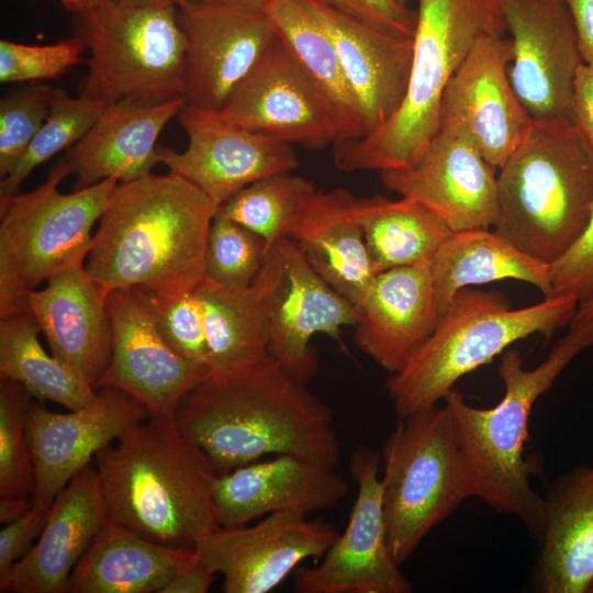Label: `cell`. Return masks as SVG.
<instances>
[{"instance_id": "obj_49", "label": "cell", "mask_w": 593, "mask_h": 593, "mask_svg": "<svg viewBox=\"0 0 593 593\" xmlns=\"http://www.w3.org/2000/svg\"><path fill=\"white\" fill-rule=\"evenodd\" d=\"M34 503V496L1 497L0 523L7 525L19 519L32 508Z\"/></svg>"}, {"instance_id": "obj_7", "label": "cell", "mask_w": 593, "mask_h": 593, "mask_svg": "<svg viewBox=\"0 0 593 593\" xmlns=\"http://www.w3.org/2000/svg\"><path fill=\"white\" fill-rule=\"evenodd\" d=\"M579 301L557 294L513 309L499 291L460 290L436 328L385 389L399 417L436 405L467 373L491 362L532 334L547 337L570 324Z\"/></svg>"}, {"instance_id": "obj_23", "label": "cell", "mask_w": 593, "mask_h": 593, "mask_svg": "<svg viewBox=\"0 0 593 593\" xmlns=\"http://www.w3.org/2000/svg\"><path fill=\"white\" fill-rule=\"evenodd\" d=\"M336 47L358 101L366 136L385 125L405 98L413 59V36L310 0Z\"/></svg>"}, {"instance_id": "obj_4", "label": "cell", "mask_w": 593, "mask_h": 593, "mask_svg": "<svg viewBox=\"0 0 593 593\" xmlns=\"http://www.w3.org/2000/svg\"><path fill=\"white\" fill-rule=\"evenodd\" d=\"M592 345V325L570 326L548 357L533 369L524 368L518 350L507 348L499 365L504 395L490 409L468 404L455 389L444 398L451 411L472 496L497 512L516 516L537 540L544 532L545 499L530 484V477L540 467L526 454L530 412L570 361Z\"/></svg>"}, {"instance_id": "obj_44", "label": "cell", "mask_w": 593, "mask_h": 593, "mask_svg": "<svg viewBox=\"0 0 593 593\" xmlns=\"http://www.w3.org/2000/svg\"><path fill=\"white\" fill-rule=\"evenodd\" d=\"M51 506L35 501L29 512L0 530V592L8 591L14 564L31 551L42 534Z\"/></svg>"}, {"instance_id": "obj_30", "label": "cell", "mask_w": 593, "mask_h": 593, "mask_svg": "<svg viewBox=\"0 0 593 593\" xmlns=\"http://www.w3.org/2000/svg\"><path fill=\"white\" fill-rule=\"evenodd\" d=\"M194 549H177L148 540L110 519L76 564L70 593L160 592Z\"/></svg>"}, {"instance_id": "obj_37", "label": "cell", "mask_w": 593, "mask_h": 593, "mask_svg": "<svg viewBox=\"0 0 593 593\" xmlns=\"http://www.w3.org/2000/svg\"><path fill=\"white\" fill-rule=\"evenodd\" d=\"M105 108L58 89L45 122L14 169L0 181V195L19 192L22 182L40 165L74 146L94 124Z\"/></svg>"}, {"instance_id": "obj_9", "label": "cell", "mask_w": 593, "mask_h": 593, "mask_svg": "<svg viewBox=\"0 0 593 593\" xmlns=\"http://www.w3.org/2000/svg\"><path fill=\"white\" fill-rule=\"evenodd\" d=\"M381 458L388 540L401 566L434 527L472 496L449 406L436 404L400 417Z\"/></svg>"}, {"instance_id": "obj_25", "label": "cell", "mask_w": 593, "mask_h": 593, "mask_svg": "<svg viewBox=\"0 0 593 593\" xmlns=\"http://www.w3.org/2000/svg\"><path fill=\"white\" fill-rule=\"evenodd\" d=\"M358 310L355 344L385 371L399 372L439 321L429 268L377 273Z\"/></svg>"}, {"instance_id": "obj_16", "label": "cell", "mask_w": 593, "mask_h": 593, "mask_svg": "<svg viewBox=\"0 0 593 593\" xmlns=\"http://www.w3.org/2000/svg\"><path fill=\"white\" fill-rule=\"evenodd\" d=\"M512 59L510 37H481L448 80L439 108L438 128L465 135L497 169L523 143L534 122L512 87Z\"/></svg>"}, {"instance_id": "obj_1", "label": "cell", "mask_w": 593, "mask_h": 593, "mask_svg": "<svg viewBox=\"0 0 593 593\" xmlns=\"http://www.w3.org/2000/svg\"><path fill=\"white\" fill-rule=\"evenodd\" d=\"M271 355L210 377L180 401L174 419L217 474L266 456L293 455L334 468L342 457L329 406Z\"/></svg>"}, {"instance_id": "obj_46", "label": "cell", "mask_w": 593, "mask_h": 593, "mask_svg": "<svg viewBox=\"0 0 593 593\" xmlns=\"http://www.w3.org/2000/svg\"><path fill=\"white\" fill-rule=\"evenodd\" d=\"M215 574L194 550L191 559L176 572L159 593H205Z\"/></svg>"}, {"instance_id": "obj_14", "label": "cell", "mask_w": 593, "mask_h": 593, "mask_svg": "<svg viewBox=\"0 0 593 593\" xmlns=\"http://www.w3.org/2000/svg\"><path fill=\"white\" fill-rule=\"evenodd\" d=\"M177 14L187 45L183 99L223 110L277 31L262 7L180 0Z\"/></svg>"}, {"instance_id": "obj_48", "label": "cell", "mask_w": 593, "mask_h": 593, "mask_svg": "<svg viewBox=\"0 0 593 593\" xmlns=\"http://www.w3.org/2000/svg\"><path fill=\"white\" fill-rule=\"evenodd\" d=\"M584 64L593 66V0H566Z\"/></svg>"}, {"instance_id": "obj_51", "label": "cell", "mask_w": 593, "mask_h": 593, "mask_svg": "<svg viewBox=\"0 0 593 593\" xmlns=\"http://www.w3.org/2000/svg\"><path fill=\"white\" fill-rule=\"evenodd\" d=\"M61 4L68 9L70 12L76 14H81L94 5L98 4L100 0H59Z\"/></svg>"}, {"instance_id": "obj_3", "label": "cell", "mask_w": 593, "mask_h": 593, "mask_svg": "<svg viewBox=\"0 0 593 593\" xmlns=\"http://www.w3.org/2000/svg\"><path fill=\"white\" fill-rule=\"evenodd\" d=\"M108 517L163 546L192 550L219 528L205 454L174 417L149 416L94 457Z\"/></svg>"}, {"instance_id": "obj_13", "label": "cell", "mask_w": 593, "mask_h": 593, "mask_svg": "<svg viewBox=\"0 0 593 593\" xmlns=\"http://www.w3.org/2000/svg\"><path fill=\"white\" fill-rule=\"evenodd\" d=\"M381 455L368 446L355 448L350 473L358 485L349 522L313 567H298L299 593H411L413 585L391 551L379 477Z\"/></svg>"}, {"instance_id": "obj_42", "label": "cell", "mask_w": 593, "mask_h": 593, "mask_svg": "<svg viewBox=\"0 0 593 593\" xmlns=\"http://www.w3.org/2000/svg\"><path fill=\"white\" fill-rule=\"evenodd\" d=\"M85 42L75 37L47 45H27L0 41V81L37 82L56 79L79 64Z\"/></svg>"}, {"instance_id": "obj_10", "label": "cell", "mask_w": 593, "mask_h": 593, "mask_svg": "<svg viewBox=\"0 0 593 593\" xmlns=\"http://www.w3.org/2000/svg\"><path fill=\"white\" fill-rule=\"evenodd\" d=\"M67 176L60 158L36 189L0 195V272L16 277L25 289L85 265L91 228L119 183L109 178L61 193L58 186Z\"/></svg>"}, {"instance_id": "obj_47", "label": "cell", "mask_w": 593, "mask_h": 593, "mask_svg": "<svg viewBox=\"0 0 593 593\" xmlns=\"http://www.w3.org/2000/svg\"><path fill=\"white\" fill-rule=\"evenodd\" d=\"M575 124L593 148V66L581 64L574 81Z\"/></svg>"}, {"instance_id": "obj_17", "label": "cell", "mask_w": 593, "mask_h": 593, "mask_svg": "<svg viewBox=\"0 0 593 593\" xmlns=\"http://www.w3.org/2000/svg\"><path fill=\"white\" fill-rule=\"evenodd\" d=\"M337 536L331 523L278 512L251 526H220L201 537L194 550L223 577L225 593H267L302 561L322 558Z\"/></svg>"}, {"instance_id": "obj_15", "label": "cell", "mask_w": 593, "mask_h": 593, "mask_svg": "<svg viewBox=\"0 0 593 593\" xmlns=\"http://www.w3.org/2000/svg\"><path fill=\"white\" fill-rule=\"evenodd\" d=\"M176 118L187 134V148L157 146V160L197 186L217 208L248 184L298 166L291 144L253 132L221 110L184 103Z\"/></svg>"}, {"instance_id": "obj_12", "label": "cell", "mask_w": 593, "mask_h": 593, "mask_svg": "<svg viewBox=\"0 0 593 593\" xmlns=\"http://www.w3.org/2000/svg\"><path fill=\"white\" fill-rule=\"evenodd\" d=\"M513 59L512 87L532 119L575 124L574 81L581 58L566 0H499Z\"/></svg>"}, {"instance_id": "obj_50", "label": "cell", "mask_w": 593, "mask_h": 593, "mask_svg": "<svg viewBox=\"0 0 593 593\" xmlns=\"http://www.w3.org/2000/svg\"><path fill=\"white\" fill-rule=\"evenodd\" d=\"M592 325L593 326V296L579 303L577 312L569 326Z\"/></svg>"}, {"instance_id": "obj_36", "label": "cell", "mask_w": 593, "mask_h": 593, "mask_svg": "<svg viewBox=\"0 0 593 593\" xmlns=\"http://www.w3.org/2000/svg\"><path fill=\"white\" fill-rule=\"evenodd\" d=\"M317 189L292 171L264 177L243 188L221 208L235 222L258 234L267 249L287 237Z\"/></svg>"}, {"instance_id": "obj_24", "label": "cell", "mask_w": 593, "mask_h": 593, "mask_svg": "<svg viewBox=\"0 0 593 593\" xmlns=\"http://www.w3.org/2000/svg\"><path fill=\"white\" fill-rule=\"evenodd\" d=\"M107 292L79 265L54 275L25 300L52 354L89 385L104 373L112 354Z\"/></svg>"}, {"instance_id": "obj_2", "label": "cell", "mask_w": 593, "mask_h": 593, "mask_svg": "<svg viewBox=\"0 0 593 593\" xmlns=\"http://www.w3.org/2000/svg\"><path fill=\"white\" fill-rule=\"evenodd\" d=\"M217 209L175 172L119 182L100 217L85 270L109 293L134 287L191 292L205 277L209 231Z\"/></svg>"}, {"instance_id": "obj_40", "label": "cell", "mask_w": 593, "mask_h": 593, "mask_svg": "<svg viewBox=\"0 0 593 593\" xmlns=\"http://www.w3.org/2000/svg\"><path fill=\"white\" fill-rule=\"evenodd\" d=\"M167 344L182 358L209 369V348L201 304L194 291L165 293L134 287Z\"/></svg>"}, {"instance_id": "obj_33", "label": "cell", "mask_w": 593, "mask_h": 593, "mask_svg": "<svg viewBox=\"0 0 593 593\" xmlns=\"http://www.w3.org/2000/svg\"><path fill=\"white\" fill-rule=\"evenodd\" d=\"M278 36L320 88L335 115L339 139L366 136L358 101L334 42L310 0H270L262 7Z\"/></svg>"}, {"instance_id": "obj_32", "label": "cell", "mask_w": 593, "mask_h": 593, "mask_svg": "<svg viewBox=\"0 0 593 593\" xmlns=\"http://www.w3.org/2000/svg\"><path fill=\"white\" fill-rule=\"evenodd\" d=\"M351 211L376 275L399 267L430 268L452 233L436 213L410 198H354Z\"/></svg>"}, {"instance_id": "obj_53", "label": "cell", "mask_w": 593, "mask_h": 593, "mask_svg": "<svg viewBox=\"0 0 593 593\" xmlns=\"http://www.w3.org/2000/svg\"><path fill=\"white\" fill-rule=\"evenodd\" d=\"M198 1L214 2V3H236V4H248V5L264 7L270 0H198Z\"/></svg>"}, {"instance_id": "obj_19", "label": "cell", "mask_w": 593, "mask_h": 593, "mask_svg": "<svg viewBox=\"0 0 593 593\" xmlns=\"http://www.w3.org/2000/svg\"><path fill=\"white\" fill-rule=\"evenodd\" d=\"M107 309L112 354L96 390H121L144 404L149 416L174 417L209 369L189 362L167 344L134 288L110 291Z\"/></svg>"}, {"instance_id": "obj_55", "label": "cell", "mask_w": 593, "mask_h": 593, "mask_svg": "<svg viewBox=\"0 0 593 593\" xmlns=\"http://www.w3.org/2000/svg\"><path fill=\"white\" fill-rule=\"evenodd\" d=\"M400 5L406 7L407 0H395Z\"/></svg>"}, {"instance_id": "obj_34", "label": "cell", "mask_w": 593, "mask_h": 593, "mask_svg": "<svg viewBox=\"0 0 593 593\" xmlns=\"http://www.w3.org/2000/svg\"><path fill=\"white\" fill-rule=\"evenodd\" d=\"M193 291L203 312L210 377L240 371L270 355L268 314L255 282L232 288L204 277Z\"/></svg>"}, {"instance_id": "obj_18", "label": "cell", "mask_w": 593, "mask_h": 593, "mask_svg": "<svg viewBox=\"0 0 593 593\" xmlns=\"http://www.w3.org/2000/svg\"><path fill=\"white\" fill-rule=\"evenodd\" d=\"M221 111L253 132L288 144L318 149L339 139L328 101L278 35Z\"/></svg>"}, {"instance_id": "obj_6", "label": "cell", "mask_w": 593, "mask_h": 593, "mask_svg": "<svg viewBox=\"0 0 593 593\" xmlns=\"http://www.w3.org/2000/svg\"><path fill=\"white\" fill-rule=\"evenodd\" d=\"M499 169L493 231L550 265L590 219L593 148L577 125L534 121Z\"/></svg>"}, {"instance_id": "obj_39", "label": "cell", "mask_w": 593, "mask_h": 593, "mask_svg": "<svg viewBox=\"0 0 593 593\" xmlns=\"http://www.w3.org/2000/svg\"><path fill=\"white\" fill-rule=\"evenodd\" d=\"M266 253L264 238L233 221L220 206L209 231L205 278L225 287H249L262 267Z\"/></svg>"}, {"instance_id": "obj_21", "label": "cell", "mask_w": 593, "mask_h": 593, "mask_svg": "<svg viewBox=\"0 0 593 593\" xmlns=\"http://www.w3.org/2000/svg\"><path fill=\"white\" fill-rule=\"evenodd\" d=\"M496 169L465 135L440 127L413 167L382 170L380 177L389 190L423 203L458 232L494 225Z\"/></svg>"}, {"instance_id": "obj_31", "label": "cell", "mask_w": 593, "mask_h": 593, "mask_svg": "<svg viewBox=\"0 0 593 593\" xmlns=\"http://www.w3.org/2000/svg\"><path fill=\"white\" fill-rule=\"evenodd\" d=\"M435 304L440 316L462 289L514 279L553 296L549 264L532 257L489 228L452 232L430 268Z\"/></svg>"}, {"instance_id": "obj_11", "label": "cell", "mask_w": 593, "mask_h": 593, "mask_svg": "<svg viewBox=\"0 0 593 593\" xmlns=\"http://www.w3.org/2000/svg\"><path fill=\"white\" fill-rule=\"evenodd\" d=\"M254 282L268 314L269 354L306 383L317 370L312 337L325 334L338 340L343 327L358 323L359 310L312 268L289 237L279 238L267 249Z\"/></svg>"}, {"instance_id": "obj_22", "label": "cell", "mask_w": 593, "mask_h": 593, "mask_svg": "<svg viewBox=\"0 0 593 593\" xmlns=\"http://www.w3.org/2000/svg\"><path fill=\"white\" fill-rule=\"evenodd\" d=\"M334 468L293 455H276L215 473L211 501L221 527L247 525L278 512L305 515L336 506L347 494Z\"/></svg>"}, {"instance_id": "obj_43", "label": "cell", "mask_w": 593, "mask_h": 593, "mask_svg": "<svg viewBox=\"0 0 593 593\" xmlns=\"http://www.w3.org/2000/svg\"><path fill=\"white\" fill-rule=\"evenodd\" d=\"M553 295L572 294L579 303L593 296V208L573 244L549 265Z\"/></svg>"}, {"instance_id": "obj_41", "label": "cell", "mask_w": 593, "mask_h": 593, "mask_svg": "<svg viewBox=\"0 0 593 593\" xmlns=\"http://www.w3.org/2000/svg\"><path fill=\"white\" fill-rule=\"evenodd\" d=\"M59 88L31 85L4 94L0 100V177L18 165L49 114Z\"/></svg>"}, {"instance_id": "obj_5", "label": "cell", "mask_w": 593, "mask_h": 593, "mask_svg": "<svg viewBox=\"0 0 593 593\" xmlns=\"http://www.w3.org/2000/svg\"><path fill=\"white\" fill-rule=\"evenodd\" d=\"M413 59L399 111L374 133L333 145L345 172L413 167L438 131L445 87L474 44L506 32L499 0H417Z\"/></svg>"}, {"instance_id": "obj_35", "label": "cell", "mask_w": 593, "mask_h": 593, "mask_svg": "<svg viewBox=\"0 0 593 593\" xmlns=\"http://www.w3.org/2000/svg\"><path fill=\"white\" fill-rule=\"evenodd\" d=\"M41 329L27 312L0 320V379L20 382L37 401L69 410L89 404L97 390L42 347Z\"/></svg>"}, {"instance_id": "obj_52", "label": "cell", "mask_w": 593, "mask_h": 593, "mask_svg": "<svg viewBox=\"0 0 593 593\" xmlns=\"http://www.w3.org/2000/svg\"><path fill=\"white\" fill-rule=\"evenodd\" d=\"M123 4L131 5H165L177 4L180 0H114Z\"/></svg>"}, {"instance_id": "obj_54", "label": "cell", "mask_w": 593, "mask_h": 593, "mask_svg": "<svg viewBox=\"0 0 593 593\" xmlns=\"http://www.w3.org/2000/svg\"><path fill=\"white\" fill-rule=\"evenodd\" d=\"M586 593H593V579L588 586Z\"/></svg>"}, {"instance_id": "obj_45", "label": "cell", "mask_w": 593, "mask_h": 593, "mask_svg": "<svg viewBox=\"0 0 593 593\" xmlns=\"http://www.w3.org/2000/svg\"><path fill=\"white\" fill-rule=\"evenodd\" d=\"M343 13L413 36L417 13L395 0H318Z\"/></svg>"}, {"instance_id": "obj_28", "label": "cell", "mask_w": 593, "mask_h": 593, "mask_svg": "<svg viewBox=\"0 0 593 593\" xmlns=\"http://www.w3.org/2000/svg\"><path fill=\"white\" fill-rule=\"evenodd\" d=\"M544 499L532 586L541 593H586L593 579V465L559 475Z\"/></svg>"}, {"instance_id": "obj_20", "label": "cell", "mask_w": 593, "mask_h": 593, "mask_svg": "<svg viewBox=\"0 0 593 593\" xmlns=\"http://www.w3.org/2000/svg\"><path fill=\"white\" fill-rule=\"evenodd\" d=\"M83 407L58 413L32 402L27 438L36 475V502L51 506L69 481L96 455L149 417L144 404L114 389H98Z\"/></svg>"}, {"instance_id": "obj_38", "label": "cell", "mask_w": 593, "mask_h": 593, "mask_svg": "<svg viewBox=\"0 0 593 593\" xmlns=\"http://www.w3.org/2000/svg\"><path fill=\"white\" fill-rule=\"evenodd\" d=\"M32 395L18 381L0 379V496H34L36 475L26 419Z\"/></svg>"}, {"instance_id": "obj_29", "label": "cell", "mask_w": 593, "mask_h": 593, "mask_svg": "<svg viewBox=\"0 0 593 593\" xmlns=\"http://www.w3.org/2000/svg\"><path fill=\"white\" fill-rule=\"evenodd\" d=\"M353 200L342 188L317 190L287 237L299 246L312 268L358 309L376 273L351 211Z\"/></svg>"}, {"instance_id": "obj_8", "label": "cell", "mask_w": 593, "mask_h": 593, "mask_svg": "<svg viewBox=\"0 0 593 593\" xmlns=\"http://www.w3.org/2000/svg\"><path fill=\"white\" fill-rule=\"evenodd\" d=\"M75 18L90 53L78 96L103 108L183 99L187 45L177 4L100 0Z\"/></svg>"}, {"instance_id": "obj_26", "label": "cell", "mask_w": 593, "mask_h": 593, "mask_svg": "<svg viewBox=\"0 0 593 593\" xmlns=\"http://www.w3.org/2000/svg\"><path fill=\"white\" fill-rule=\"evenodd\" d=\"M108 519L97 469L90 463L54 500L35 545L14 564L8 590L18 593L67 592L76 564Z\"/></svg>"}, {"instance_id": "obj_27", "label": "cell", "mask_w": 593, "mask_h": 593, "mask_svg": "<svg viewBox=\"0 0 593 593\" xmlns=\"http://www.w3.org/2000/svg\"><path fill=\"white\" fill-rule=\"evenodd\" d=\"M184 103L179 98L156 104L122 103L105 108L61 158L69 175L76 176L74 190L109 178L126 182L152 174L158 164L157 139Z\"/></svg>"}]
</instances>
